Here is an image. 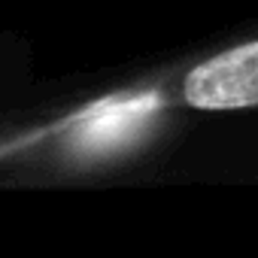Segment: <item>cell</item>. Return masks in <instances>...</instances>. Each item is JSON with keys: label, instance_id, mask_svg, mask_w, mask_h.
<instances>
[{"label": "cell", "instance_id": "obj_1", "mask_svg": "<svg viewBox=\"0 0 258 258\" xmlns=\"http://www.w3.org/2000/svg\"><path fill=\"white\" fill-rule=\"evenodd\" d=\"M185 100L198 109H237L255 103V43L231 49L201 67L185 82Z\"/></svg>", "mask_w": 258, "mask_h": 258}]
</instances>
